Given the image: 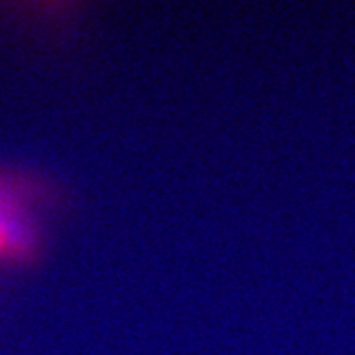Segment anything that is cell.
<instances>
[{"mask_svg":"<svg viewBox=\"0 0 355 355\" xmlns=\"http://www.w3.org/2000/svg\"><path fill=\"white\" fill-rule=\"evenodd\" d=\"M62 190L36 170L0 164V259L32 263L44 251V233L32 207L60 202Z\"/></svg>","mask_w":355,"mask_h":355,"instance_id":"obj_1","label":"cell"}]
</instances>
